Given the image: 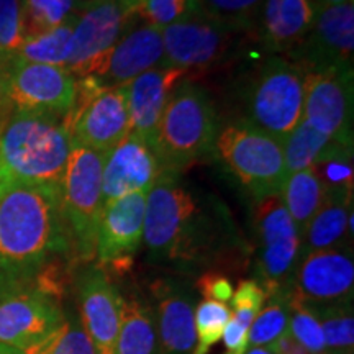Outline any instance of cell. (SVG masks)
Instances as JSON below:
<instances>
[{
	"label": "cell",
	"mask_w": 354,
	"mask_h": 354,
	"mask_svg": "<svg viewBox=\"0 0 354 354\" xmlns=\"http://www.w3.org/2000/svg\"><path fill=\"white\" fill-rule=\"evenodd\" d=\"M165 171L146 196L143 241L149 258L177 268L209 264L232 245V218L221 203L201 197Z\"/></svg>",
	"instance_id": "cell-1"
},
{
	"label": "cell",
	"mask_w": 354,
	"mask_h": 354,
	"mask_svg": "<svg viewBox=\"0 0 354 354\" xmlns=\"http://www.w3.org/2000/svg\"><path fill=\"white\" fill-rule=\"evenodd\" d=\"M73 254L59 189L0 185V292L33 286L53 264Z\"/></svg>",
	"instance_id": "cell-2"
},
{
	"label": "cell",
	"mask_w": 354,
	"mask_h": 354,
	"mask_svg": "<svg viewBox=\"0 0 354 354\" xmlns=\"http://www.w3.org/2000/svg\"><path fill=\"white\" fill-rule=\"evenodd\" d=\"M73 149L64 117L15 110L0 128V185L33 184L59 189Z\"/></svg>",
	"instance_id": "cell-3"
},
{
	"label": "cell",
	"mask_w": 354,
	"mask_h": 354,
	"mask_svg": "<svg viewBox=\"0 0 354 354\" xmlns=\"http://www.w3.org/2000/svg\"><path fill=\"white\" fill-rule=\"evenodd\" d=\"M305 79L307 73L286 56L261 59L243 81L241 122L282 143L304 117Z\"/></svg>",
	"instance_id": "cell-4"
},
{
	"label": "cell",
	"mask_w": 354,
	"mask_h": 354,
	"mask_svg": "<svg viewBox=\"0 0 354 354\" xmlns=\"http://www.w3.org/2000/svg\"><path fill=\"white\" fill-rule=\"evenodd\" d=\"M218 120L209 92L196 82L177 84L159 122L156 149L165 171L180 172L215 151Z\"/></svg>",
	"instance_id": "cell-5"
},
{
	"label": "cell",
	"mask_w": 354,
	"mask_h": 354,
	"mask_svg": "<svg viewBox=\"0 0 354 354\" xmlns=\"http://www.w3.org/2000/svg\"><path fill=\"white\" fill-rule=\"evenodd\" d=\"M105 154L73 143L59 184V205L73 253L81 261L95 258L97 230L104 210L102 172Z\"/></svg>",
	"instance_id": "cell-6"
},
{
	"label": "cell",
	"mask_w": 354,
	"mask_h": 354,
	"mask_svg": "<svg viewBox=\"0 0 354 354\" xmlns=\"http://www.w3.org/2000/svg\"><path fill=\"white\" fill-rule=\"evenodd\" d=\"M215 149L254 201L281 194L287 171L282 143L274 136L238 120L218 131Z\"/></svg>",
	"instance_id": "cell-7"
},
{
	"label": "cell",
	"mask_w": 354,
	"mask_h": 354,
	"mask_svg": "<svg viewBox=\"0 0 354 354\" xmlns=\"http://www.w3.org/2000/svg\"><path fill=\"white\" fill-rule=\"evenodd\" d=\"M254 232L259 284L266 294L274 295L289 287L300 259V230L290 218L281 196H269L254 203Z\"/></svg>",
	"instance_id": "cell-8"
},
{
	"label": "cell",
	"mask_w": 354,
	"mask_h": 354,
	"mask_svg": "<svg viewBox=\"0 0 354 354\" xmlns=\"http://www.w3.org/2000/svg\"><path fill=\"white\" fill-rule=\"evenodd\" d=\"M243 35L248 33L205 15L192 0V6L179 20L162 28V66L185 73L189 69L212 68L230 55Z\"/></svg>",
	"instance_id": "cell-9"
},
{
	"label": "cell",
	"mask_w": 354,
	"mask_h": 354,
	"mask_svg": "<svg viewBox=\"0 0 354 354\" xmlns=\"http://www.w3.org/2000/svg\"><path fill=\"white\" fill-rule=\"evenodd\" d=\"M3 69V100L15 110L66 117L74 104L77 79L63 66L8 57Z\"/></svg>",
	"instance_id": "cell-10"
},
{
	"label": "cell",
	"mask_w": 354,
	"mask_h": 354,
	"mask_svg": "<svg viewBox=\"0 0 354 354\" xmlns=\"http://www.w3.org/2000/svg\"><path fill=\"white\" fill-rule=\"evenodd\" d=\"M59 299L35 286L0 292V343L26 353L63 325Z\"/></svg>",
	"instance_id": "cell-11"
},
{
	"label": "cell",
	"mask_w": 354,
	"mask_h": 354,
	"mask_svg": "<svg viewBox=\"0 0 354 354\" xmlns=\"http://www.w3.org/2000/svg\"><path fill=\"white\" fill-rule=\"evenodd\" d=\"M354 7L318 6L312 28L287 59L299 64L307 74L330 69H353Z\"/></svg>",
	"instance_id": "cell-12"
},
{
	"label": "cell",
	"mask_w": 354,
	"mask_h": 354,
	"mask_svg": "<svg viewBox=\"0 0 354 354\" xmlns=\"http://www.w3.org/2000/svg\"><path fill=\"white\" fill-rule=\"evenodd\" d=\"M128 17L118 0H88L82 15H77L64 68L79 79L99 74L122 38Z\"/></svg>",
	"instance_id": "cell-13"
},
{
	"label": "cell",
	"mask_w": 354,
	"mask_h": 354,
	"mask_svg": "<svg viewBox=\"0 0 354 354\" xmlns=\"http://www.w3.org/2000/svg\"><path fill=\"white\" fill-rule=\"evenodd\" d=\"M287 292L290 297L312 307L353 302L354 261L351 248L344 245L300 256Z\"/></svg>",
	"instance_id": "cell-14"
},
{
	"label": "cell",
	"mask_w": 354,
	"mask_h": 354,
	"mask_svg": "<svg viewBox=\"0 0 354 354\" xmlns=\"http://www.w3.org/2000/svg\"><path fill=\"white\" fill-rule=\"evenodd\" d=\"M302 118L326 138L353 146V69L307 74Z\"/></svg>",
	"instance_id": "cell-15"
},
{
	"label": "cell",
	"mask_w": 354,
	"mask_h": 354,
	"mask_svg": "<svg viewBox=\"0 0 354 354\" xmlns=\"http://www.w3.org/2000/svg\"><path fill=\"white\" fill-rule=\"evenodd\" d=\"M73 143L107 154L130 135L127 86L104 88L64 117Z\"/></svg>",
	"instance_id": "cell-16"
},
{
	"label": "cell",
	"mask_w": 354,
	"mask_h": 354,
	"mask_svg": "<svg viewBox=\"0 0 354 354\" xmlns=\"http://www.w3.org/2000/svg\"><path fill=\"white\" fill-rule=\"evenodd\" d=\"M146 196L148 192H131L104 207L95 245L100 269L122 274L131 266L133 254L143 241Z\"/></svg>",
	"instance_id": "cell-17"
},
{
	"label": "cell",
	"mask_w": 354,
	"mask_h": 354,
	"mask_svg": "<svg viewBox=\"0 0 354 354\" xmlns=\"http://www.w3.org/2000/svg\"><path fill=\"white\" fill-rule=\"evenodd\" d=\"M162 171L165 166L156 146L130 131L125 140L105 154L102 172L104 207L131 192H149Z\"/></svg>",
	"instance_id": "cell-18"
},
{
	"label": "cell",
	"mask_w": 354,
	"mask_h": 354,
	"mask_svg": "<svg viewBox=\"0 0 354 354\" xmlns=\"http://www.w3.org/2000/svg\"><path fill=\"white\" fill-rule=\"evenodd\" d=\"M79 320L97 354H113L122 320L123 297L99 266L84 269L77 279Z\"/></svg>",
	"instance_id": "cell-19"
},
{
	"label": "cell",
	"mask_w": 354,
	"mask_h": 354,
	"mask_svg": "<svg viewBox=\"0 0 354 354\" xmlns=\"http://www.w3.org/2000/svg\"><path fill=\"white\" fill-rule=\"evenodd\" d=\"M156 300V318L162 354H192L196 349V297L185 282L159 279L151 286Z\"/></svg>",
	"instance_id": "cell-20"
},
{
	"label": "cell",
	"mask_w": 354,
	"mask_h": 354,
	"mask_svg": "<svg viewBox=\"0 0 354 354\" xmlns=\"http://www.w3.org/2000/svg\"><path fill=\"white\" fill-rule=\"evenodd\" d=\"M184 74L183 69L156 66L127 84L131 133L156 146L162 112Z\"/></svg>",
	"instance_id": "cell-21"
},
{
	"label": "cell",
	"mask_w": 354,
	"mask_h": 354,
	"mask_svg": "<svg viewBox=\"0 0 354 354\" xmlns=\"http://www.w3.org/2000/svg\"><path fill=\"white\" fill-rule=\"evenodd\" d=\"M162 30L145 24L118 39L105 59L104 68L95 76L107 88L122 87L146 71L162 66Z\"/></svg>",
	"instance_id": "cell-22"
},
{
	"label": "cell",
	"mask_w": 354,
	"mask_h": 354,
	"mask_svg": "<svg viewBox=\"0 0 354 354\" xmlns=\"http://www.w3.org/2000/svg\"><path fill=\"white\" fill-rule=\"evenodd\" d=\"M317 8L313 0H264L254 25L259 43L272 55H289L308 35Z\"/></svg>",
	"instance_id": "cell-23"
},
{
	"label": "cell",
	"mask_w": 354,
	"mask_h": 354,
	"mask_svg": "<svg viewBox=\"0 0 354 354\" xmlns=\"http://www.w3.org/2000/svg\"><path fill=\"white\" fill-rule=\"evenodd\" d=\"M348 233L353 234V197L326 196L302 232L300 256L344 246Z\"/></svg>",
	"instance_id": "cell-24"
},
{
	"label": "cell",
	"mask_w": 354,
	"mask_h": 354,
	"mask_svg": "<svg viewBox=\"0 0 354 354\" xmlns=\"http://www.w3.org/2000/svg\"><path fill=\"white\" fill-rule=\"evenodd\" d=\"M113 354H162L153 307L136 297L123 299Z\"/></svg>",
	"instance_id": "cell-25"
},
{
	"label": "cell",
	"mask_w": 354,
	"mask_h": 354,
	"mask_svg": "<svg viewBox=\"0 0 354 354\" xmlns=\"http://www.w3.org/2000/svg\"><path fill=\"white\" fill-rule=\"evenodd\" d=\"M279 196H281L290 218L297 225L300 236H302V232L308 225V221L325 202L326 192L313 167H308V169L292 172L287 176Z\"/></svg>",
	"instance_id": "cell-26"
},
{
	"label": "cell",
	"mask_w": 354,
	"mask_h": 354,
	"mask_svg": "<svg viewBox=\"0 0 354 354\" xmlns=\"http://www.w3.org/2000/svg\"><path fill=\"white\" fill-rule=\"evenodd\" d=\"M77 15L71 13L63 24L48 30V32L25 38L19 51L12 57L26 61V63L66 66L71 51V37L76 26Z\"/></svg>",
	"instance_id": "cell-27"
},
{
	"label": "cell",
	"mask_w": 354,
	"mask_h": 354,
	"mask_svg": "<svg viewBox=\"0 0 354 354\" xmlns=\"http://www.w3.org/2000/svg\"><path fill=\"white\" fill-rule=\"evenodd\" d=\"M312 167L325 187L326 196L353 197V146L331 140Z\"/></svg>",
	"instance_id": "cell-28"
},
{
	"label": "cell",
	"mask_w": 354,
	"mask_h": 354,
	"mask_svg": "<svg viewBox=\"0 0 354 354\" xmlns=\"http://www.w3.org/2000/svg\"><path fill=\"white\" fill-rule=\"evenodd\" d=\"M330 138L317 131L307 120H300L299 125L282 140V151L287 176L313 166L318 156L330 145Z\"/></svg>",
	"instance_id": "cell-29"
},
{
	"label": "cell",
	"mask_w": 354,
	"mask_h": 354,
	"mask_svg": "<svg viewBox=\"0 0 354 354\" xmlns=\"http://www.w3.org/2000/svg\"><path fill=\"white\" fill-rule=\"evenodd\" d=\"M312 307V305H310ZM325 336L326 353H349L354 346L353 302L312 307Z\"/></svg>",
	"instance_id": "cell-30"
},
{
	"label": "cell",
	"mask_w": 354,
	"mask_h": 354,
	"mask_svg": "<svg viewBox=\"0 0 354 354\" xmlns=\"http://www.w3.org/2000/svg\"><path fill=\"white\" fill-rule=\"evenodd\" d=\"M289 326V294L271 295V302L259 310L248 331V346H268L287 335Z\"/></svg>",
	"instance_id": "cell-31"
},
{
	"label": "cell",
	"mask_w": 354,
	"mask_h": 354,
	"mask_svg": "<svg viewBox=\"0 0 354 354\" xmlns=\"http://www.w3.org/2000/svg\"><path fill=\"white\" fill-rule=\"evenodd\" d=\"M289 294V292H287ZM287 335L308 354H325L326 344L320 322L310 305L289 295V326Z\"/></svg>",
	"instance_id": "cell-32"
},
{
	"label": "cell",
	"mask_w": 354,
	"mask_h": 354,
	"mask_svg": "<svg viewBox=\"0 0 354 354\" xmlns=\"http://www.w3.org/2000/svg\"><path fill=\"white\" fill-rule=\"evenodd\" d=\"M212 19L240 32H254L256 20L264 0H194Z\"/></svg>",
	"instance_id": "cell-33"
},
{
	"label": "cell",
	"mask_w": 354,
	"mask_h": 354,
	"mask_svg": "<svg viewBox=\"0 0 354 354\" xmlns=\"http://www.w3.org/2000/svg\"><path fill=\"white\" fill-rule=\"evenodd\" d=\"M25 354H97L79 317L66 315L63 325Z\"/></svg>",
	"instance_id": "cell-34"
},
{
	"label": "cell",
	"mask_w": 354,
	"mask_h": 354,
	"mask_svg": "<svg viewBox=\"0 0 354 354\" xmlns=\"http://www.w3.org/2000/svg\"><path fill=\"white\" fill-rule=\"evenodd\" d=\"M74 0H25L21 21L25 38L44 33L61 25L71 15Z\"/></svg>",
	"instance_id": "cell-35"
},
{
	"label": "cell",
	"mask_w": 354,
	"mask_h": 354,
	"mask_svg": "<svg viewBox=\"0 0 354 354\" xmlns=\"http://www.w3.org/2000/svg\"><path fill=\"white\" fill-rule=\"evenodd\" d=\"M232 317V308L227 304L203 300L196 307L194 322H196L197 343L192 354H207L210 348L221 339L225 326Z\"/></svg>",
	"instance_id": "cell-36"
},
{
	"label": "cell",
	"mask_w": 354,
	"mask_h": 354,
	"mask_svg": "<svg viewBox=\"0 0 354 354\" xmlns=\"http://www.w3.org/2000/svg\"><path fill=\"white\" fill-rule=\"evenodd\" d=\"M25 41L20 0H0V61L8 59Z\"/></svg>",
	"instance_id": "cell-37"
},
{
	"label": "cell",
	"mask_w": 354,
	"mask_h": 354,
	"mask_svg": "<svg viewBox=\"0 0 354 354\" xmlns=\"http://www.w3.org/2000/svg\"><path fill=\"white\" fill-rule=\"evenodd\" d=\"M268 299V294L254 279H246L238 284L236 290H233L232 295V315L241 322L243 325L251 326V323L263 308V305Z\"/></svg>",
	"instance_id": "cell-38"
},
{
	"label": "cell",
	"mask_w": 354,
	"mask_h": 354,
	"mask_svg": "<svg viewBox=\"0 0 354 354\" xmlns=\"http://www.w3.org/2000/svg\"><path fill=\"white\" fill-rule=\"evenodd\" d=\"M192 0H145L140 7V15L148 25L166 28L189 10Z\"/></svg>",
	"instance_id": "cell-39"
},
{
	"label": "cell",
	"mask_w": 354,
	"mask_h": 354,
	"mask_svg": "<svg viewBox=\"0 0 354 354\" xmlns=\"http://www.w3.org/2000/svg\"><path fill=\"white\" fill-rule=\"evenodd\" d=\"M197 290L201 292L205 300L228 304L233 295V284L227 276L218 272H205L197 279Z\"/></svg>",
	"instance_id": "cell-40"
},
{
	"label": "cell",
	"mask_w": 354,
	"mask_h": 354,
	"mask_svg": "<svg viewBox=\"0 0 354 354\" xmlns=\"http://www.w3.org/2000/svg\"><path fill=\"white\" fill-rule=\"evenodd\" d=\"M248 331H250V326L243 325V323L238 322L233 315L230 317V322L227 323V326H225L223 335H221V339H223L227 353L245 354L248 349Z\"/></svg>",
	"instance_id": "cell-41"
},
{
	"label": "cell",
	"mask_w": 354,
	"mask_h": 354,
	"mask_svg": "<svg viewBox=\"0 0 354 354\" xmlns=\"http://www.w3.org/2000/svg\"><path fill=\"white\" fill-rule=\"evenodd\" d=\"M245 354H279L276 346L268 344V346H251V349H246Z\"/></svg>",
	"instance_id": "cell-42"
},
{
	"label": "cell",
	"mask_w": 354,
	"mask_h": 354,
	"mask_svg": "<svg viewBox=\"0 0 354 354\" xmlns=\"http://www.w3.org/2000/svg\"><path fill=\"white\" fill-rule=\"evenodd\" d=\"M118 2L122 3L123 8H125V12L130 13V15H131V13L140 10L141 3H143L145 0H118Z\"/></svg>",
	"instance_id": "cell-43"
},
{
	"label": "cell",
	"mask_w": 354,
	"mask_h": 354,
	"mask_svg": "<svg viewBox=\"0 0 354 354\" xmlns=\"http://www.w3.org/2000/svg\"><path fill=\"white\" fill-rule=\"evenodd\" d=\"M318 6H339V3L353 2V0H313Z\"/></svg>",
	"instance_id": "cell-44"
},
{
	"label": "cell",
	"mask_w": 354,
	"mask_h": 354,
	"mask_svg": "<svg viewBox=\"0 0 354 354\" xmlns=\"http://www.w3.org/2000/svg\"><path fill=\"white\" fill-rule=\"evenodd\" d=\"M0 354H25V353L20 351V349H17V348L7 346V344L0 343Z\"/></svg>",
	"instance_id": "cell-45"
},
{
	"label": "cell",
	"mask_w": 354,
	"mask_h": 354,
	"mask_svg": "<svg viewBox=\"0 0 354 354\" xmlns=\"http://www.w3.org/2000/svg\"><path fill=\"white\" fill-rule=\"evenodd\" d=\"M3 102V69H0V104Z\"/></svg>",
	"instance_id": "cell-46"
},
{
	"label": "cell",
	"mask_w": 354,
	"mask_h": 354,
	"mask_svg": "<svg viewBox=\"0 0 354 354\" xmlns=\"http://www.w3.org/2000/svg\"><path fill=\"white\" fill-rule=\"evenodd\" d=\"M287 354H308V353H305L302 348H297V349H295V351H290V353H287Z\"/></svg>",
	"instance_id": "cell-47"
},
{
	"label": "cell",
	"mask_w": 354,
	"mask_h": 354,
	"mask_svg": "<svg viewBox=\"0 0 354 354\" xmlns=\"http://www.w3.org/2000/svg\"><path fill=\"white\" fill-rule=\"evenodd\" d=\"M325 354H349V353H325Z\"/></svg>",
	"instance_id": "cell-48"
}]
</instances>
